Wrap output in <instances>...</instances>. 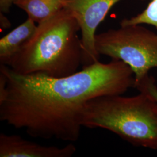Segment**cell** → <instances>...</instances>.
I'll use <instances>...</instances> for the list:
<instances>
[{
    "label": "cell",
    "mask_w": 157,
    "mask_h": 157,
    "mask_svg": "<svg viewBox=\"0 0 157 157\" xmlns=\"http://www.w3.org/2000/svg\"><path fill=\"white\" fill-rule=\"evenodd\" d=\"M80 30L76 19L63 8L38 23L8 67L17 73H42L56 78L77 72L82 61Z\"/></svg>",
    "instance_id": "cell-2"
},
{
    "label": "cell",
    "mask_w": 157,
    "mask_h": 157,
    "mask_svg": "<svg viewBox=\"0 0 157 157\" xmlns=\"http://www.w3.org/2000/svg\"><path fill=\"white\" fill-rule=\"evenodd\" d=\"M121 0H66L64 8L76 19L82 33L83 67L99 61L95 32L113 6Z\"/></svg>",
    "instance_id": "cell-5"
},
{
    "label": "cell",
    "mask_w": 157,
    "mask_h": 157,
    "mask_svg": "<svg viewBox=\"0 0 157 157\" xmlns=\"http://www.w3.org/2000/svg\"><path fill=\"white\" fill-rule=\"evenodd\" d=\"M139 92L146 93L157 102V86L155 79L152 76L149 75L140 84L135 87Z\"/></svg>",
    "instance_id": "cell-10"
},
{
    "label": "cell",
    "mask_w": 157,
    "mask_h": 157,
    "mask_svg": "<svg viewBox=\"0 0 157 157\" xmlns=\"http://www.w3.org/2000/svg\"><path fill=\"white\" fill-rule=\"evenodd\" d=\"M135 74L124 62H95L70 76L17 73L0 65V120L30 136L78 140L90 100L122 95L135 88Z\"/></svg>",
    "instance_id": "cell-1"
},
{
    "label": "cell",
    "mask_w": 157,
    "mask_h": 157,
    "mask_svg": "<svg viewBox=\"0 0 157 157\" xmlns=\"http://www.w3.org/2000/svg\"><path fill=\"white\" fill-rule=\"evenodd\" d=\"M82 124L109 130L133 146L157 150V102L146 93L90 100L84 108Z\"/></svg>",
    "instance_id": "cell-3"
},
{
    "label": "cell",
    "mask_w": 157,
    "mask_h": 157,
    "mask_svg": "<svg viewBox=\"0 0 157 157\" xmlns=\"http://www.w3.org/2000/svg\"><path fill=\"white\" fill-rule=\"evenodd\" d=\"M15 0H0V10L3 13H8Z\"/></svg>",
    "instance_id": "cell-11"
},
{
    "label": "cell",
    "mask_w": 157,
    "mask_h": 157,
    "mask_svg": "<svg viewBox=\"0 0 157 157\" xmlns=\"http://www.w3.org/2000/svg\"><path fill=\"white\" fill-rule=\"evenodd\" d=\"M76 151L72 143L63 147L43 146L19 135L0 134V157H71Z\"/></svg>",
    "instance_id": "cell-6"
},
{
    "label": "cell",
    "mask_w": 157,
    "mask_h": 157,
    "mask_svg": "<svg viewBox=\"0 0 157 157\" xmlns=\"http://www.w3.org/2000/svg\"></svg>",
    "instance_id": "cell-13"
},
{
    "label": "cell",
    "mask_w": 157,
    "mask_h": 157,
    "mask_svg": "<svg viewBox=\"0 0 157 157\" xmlns=\"http://www.w3.org/2000/svg\"><path fill=\"white\" fill-rule=\"evenodd\" d=\"M98 54L124 62L133 70L135 87L157 68V34L142 25L121 26L117 29L96 34Z\"/></svg>",
    "instance_id": "cell-4"
},
{
    "label": "cell",
    "mask_w": 157,
    "mask_h": 157,
    "mask_svg": "<svg viewBox=\"0 0 157 157\" xmlns=\"http://www.w3.org/2000/svg\"><path fill=\"white\" fill-rule=\"evenodd\" d=\"M29 18L0 39V63L9 66L13 58L34 33L37 26Z\"/></svg>",
    "instance_id": "cell-7"
},
{
    "label": "cell",
    "mask_w": 157,
    "mask_h": 157,
    "mask_svg": "<svg viewBox=\"0 0 157 157\" xmlns=\"http://www.w3.org/2000/svg\"><path fill=\"white\" fill-rule=\"evenodd\" d=\"M66 0H15V5L26 12L29 18L41 22L64 8Z\"/></svg>",
    "instance_id": "cell-8"
},
{
    "label": "cell",
    "mask_w": 157,
    "mask_h": 157,
    "mask_svg": "<svg viewBox=\"0 0 157 157\" xmlns=\"http://www.w3.org/2000/svg\"><path fill=\"white\" fill-rule=\"evenodd\" d=\"M0 23H1V29L5 30L6 29L10 28L11 27V23L8 21L7 17L4 16L2 13L0 16Z\"/></svg>",
    "instance_id": "cell-12"
},
{
    "label": "cell",
    "mask_w": 157,
    "mask_h": 157,
    "mask_svg": "<svg viewBox=\"0 0 157 157\" xmlns=\"http://www.w3.org/2000/svg\"><path fill=\"white\" fill-rule=\"evenodd\" d=\"M144 24L153 26L157 29V0H152L140 13L129 19H124L120 23L122 26Z\"/></svg>",
    "instance_id": "cell-9"
}]
</instances>
